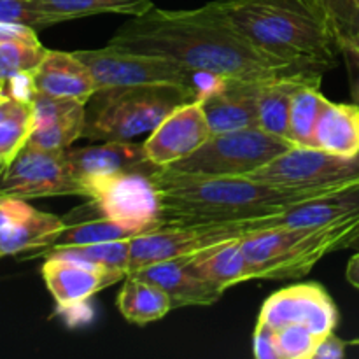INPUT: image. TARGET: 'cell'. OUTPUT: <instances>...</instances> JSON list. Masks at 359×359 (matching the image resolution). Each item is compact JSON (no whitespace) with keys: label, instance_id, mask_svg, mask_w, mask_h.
<instances>
[{"label":"cell","instance_id":"obj_1","mask_svg":"<svg viewBox=\"0 0 359 359\" xmlns=\"http://www.w3.org/2000/svg\"><path fill=\"white\" fill-rule=\"evenodd\" d=\"M109 46L163 56L196 72L216 77L265 81L323 74L263 51L205 6L179 11L153 7L142 16H132L112 35Z\"/></svg>","mask_w":359,"mask_h":359},{"label":"cell","instance_id":"obj_2","mask_svg":"<svg viewBox=\"0 0 359 359\" xmlns=\"http://www.w3.org/2000/svg\"><path fill=\"white\" fill-rule=\"evenodd\" d=\"M161 200V226L182 223H224L276 216L291 207L326 195L293 189L251 177H202L156 168L151 174Z\"/></svg>","mask_w":359,"mask_h":359},{"label":"cell","instance_id":"obj_3","mask_svg":"<svg viewBox=\"0 0 359 359\" xmlns=\"http://www.w3.org/2000/svg\"><path fill=\"white\" fill-rule=\"evenodd\" d=\"M205 7L263 51L323 74L337 65L340 49L332 18L273 0H214Z\"/></svg>","mask_w":359,"mask_h":359},{"label":"cell","instance_id":"obj_4","mask_svg":"<svg viewBox=\"0 0 359 359\" xmlns=\"http://www.w3.org/2000/svg\"><path fill=\"white\" fill-rule=\"evenodd\" d=\"M359 238V219L323 226H273L242 238L251 266V280H287L304 277L325 256L353 248Z\"/></svg>","mask_w":359,"mask_h":359},{"label":"cell","instance_id":"obj_5","mask_svg":"<svg viewBox=\"0 0 359 359\" xmlns=\"http://www.w3.org/2000/svg\"><path fill=\"white\" fill-rule=\"evenodd\" d=\"M200 98V91L179 84L102 88L86 102L84 139L132 140L151 133L175 107Z\"/></svg>","mask_w":359,"mask_h":359},{"label":"cell","instance_id":"obj_6","mask_svg":"<svg viewBox=\"0 0 359 359\" xmlns=\"http://www.w3.org/2000/svg\"><path fill=\"white\" fill-rule=\"evenodd\" d=\"M279 216L258 217L248 221H224V223H182L163 224L142 231L130 241V273L168 259L189 258L224 242L242 238L263 228L279 224Z\"/></svg>","mask_w":359,"mask_h":359},{"label":"cell","instance_id":"obj_7","mask_svg":"<svg viewBox=\"0 0 359 359\" xmlns=\"http://www.w3.org/2000/svg\"><path fill=\"white\" fill-rule=\"evenodd\" d=\"M293 146L290 140L251 126L212 133L195 153L165 168L202 177H242Z\"/></svg>","mask_w":359,"mask_h":359},{"label":"cell","instance_id":"obj_8","mask_svg":"<svg viewBox=\"0 0 359 359\" xmlns=\"http://www.w3.org/2000/svg\"><path fill=\"white\" fill-rule=\"evenodd\" d=\"M74 53L93 74L98 90L140 84H179L195 88L202 95L212 77L163 56L126 51L109 44L100 49H79Z\"/></svg>","mask_w":359,"mask_h":359},{"label":"cell","instance_id":"obj_9","mask_svg":"<svg viewBox=\"0 0 359 359\" xmlns=\"http://www.w3.org/2000/svg\"><path fill=\"white\" fill-rule=\"evenodd\" d=\"M245 177L293 189L332 193L359 182V154L339 156L318 147L293 146Z\"/></svg>","mask_w":359,"mask_h":359},{"label":"cell","instance_id":"obj_10","mask_svg":"<svg viewBox=\"0 0 359 359\" xmlns=\"http://www.w3.org/2000/svg\"><path fill=\"white\" fill-rule=\"evenodd\" d=\"M84 191L105 217L119 226L142 233L161 226V200L156 182L147 172H121L93 179Z\"/></svg>","mask_w":359,"mask_h":359},{"label":"cell","instance_id":"obj_11","mask_svg":"<svg viewBox=\"0 0 359 359\" xmlns=\"http://www.w3.org/2000/svg\"><path fill=\"white\" fill-rule=\"evenodd\" d=\"M0 195L23 200L46 196H84V188L67 160V149L49 151L25 146L0 167Z\"/></svg>","mask_w":359,"mask_h":359},{"label":"cell","instance_id":"obj_12","mask_svg":"<svg viewBox=\"0 0 359 359\" xmlns=\"http://www.w3.org/2000/svg\"><path fill=\"white\" fill-rule=\"evenodd\" d=\"M42 277L55 300L56 312L65 316L69 325H83L91 318V312H84L91 298L105 287L125 280L126 273L90 265L62 252H51L42 265Z\"/></svg>","mask_w":359,"mask_h":359},{"label":"cell","instance_id":"obj_13","mask_svg":"<svg viewBox=\"0 0 359 359\" xmlns=\"http://www.w3.org/2000/svg\"><path fill=\"white\" fill-rule=\"evenodd\" d=\"M339 318V309L328 291L321 284L307 283L284 287L266 298L256 325L270 330L302 325L316 335L326 337L335 332Z\"/></svg>","mask_w":359,"mask_h":359},{"label":"cell","instance_id":"obj_14","mask_svg":"<svg viewBox=\"0 0 359 359\" xmlns=\"http://www.w3.org/2000/svg\"><path fill=\"white\" fill-rule=\"evenodd\" d=\"M65 228L63 217L42 212L18 196L0 195V252L44 256Z\"/></svg>","mask_w":359,"mask_h":359},{"label":"cell","instance_id":"obj_15","mask_svg":"<svg viewBox=\"0 0 359 359\" xmlns=\"http://www.w3.org/2000/svg\"><path fill=\"white\" fill-rule=\"evenodd\" d=\"M212 135L202 102L175 107L144 140L147 160L156 167H170L195 153Z\"/></svg>","mask_w":359,"mask_h":359},{"label":"cell","instance_id":"obj_16","mask_svg":"<svg viewBox=\"0 0 359 359\" xmlns=\"http://www.w3.org/2000/svg\"><path fill=\"white\" fill-rule=\"evenodd\" d=\"M262 83L263 81L210 77L200 95V102L212 133L258 126V97Z\"/></svg>","mask_w":359,"mask_h":359},{"label":"cell","instance_id":"obj_17","mask_svg":"<svg viewBox=\"0 0 359 359\" xmlns=\"http://www.w3.org/2000/svg\"><path fill=\"white\" fill-rule=\"evenodd\" d=\"M34 126L28 146L49 151L69 149L83 137L86 104L72 98H55L37 93L32 100Z\"/></svg>","mask_w":359,"mask_h":359},{"label":"cell","instance_id":"obj_18","mask_svg":"<svg viewBox=\"0 0 359 359\" xmlns=\"http://www.w3.org/2000/svg\"><path fill=\"white\" fill-rule=\"evenodd\" d=\"M67 160L83 188L86 182L105 175L121 174V172L153 174L156 168H160L147 160L144 144H135L130 140H102L93 146L74 147V149L69 147Z\"/></svg>","mask_w":359,"mask_h":359},{"label":"cell","instance_id":"obj_19","mask_svg":"<svg viewBox=\"0 0 359 359\" xmlns=\"http://www.w3.org/2000/svg\"><path fill=\"white\" fill-rule=\"evenodd\" d=\"M37 93L55 98H72L86 104L98 90L97 81L76 53L49 49L34 72Z\"/></svg>","mask_w":359,"mask_h":359},{"label":"cell","instance_id":"obj_20","mask_svg":"<svg viewBox=\"0 0 359 359\" xmlns=\"http://www.w3.org/2000/svg\"><path fill=\"white\" fill-rule=\"evenodd\" d=\"M133 273L160 286L168 294L174 309L209 307L223 297V291L196 276L186 265L184 258L154 263Z\"/></svg>","mask_w":359,"mask_h":359},{"label":"cell","instance_id":"obj_21","mask_svg":"<svg viewBox=\"0 0 359 359\" xmlns=\"http://www.w3.org/2000/svg\"><path fill=\"white\" fill-rule=\"evenodd\" d=\"M63 221H65V228L44 252V258L51 252L62 251V249L112 241H126V238H133L135 235H139L137 231L119 226L118 223L105 217L100 207L93 200L88 205L77 207L72 212L63 216Z\"/></svg>","mask_w":359,"mask_h":359},{"label":"cell","instance_id":"obj_22","mask_svg":"<svg viewBox=\"0 0 359 359\" xmlns=\"http://www.w3.org/2000/svg\"><path fill=\"white\" fill-rule=\"evenodd\" d=\"M349 219H359V182L291 207L280 214L277 226H323Z\"/></svg>","mask_w":359,"mask_h":359},{"label":"cell","instance_id":"obj_23","mask_svg":"<svg viewBox=\"0 0 359 359\" xmlns=\"http://www.w3.org/2000/svg\"><path fill=\"white\" fill-rule=\"evenodd\" d=\"M323 74H300L266 79L258 97V128L290 140V111L293 97L304 84L321 83Z\"/></svg>","mask_w":359,"mask_h":359},{"label":"cell","instance_id":"obj_24","mask_svg":"<svg viewBox=\"0 0 359 359\" xmlns=\"http://www.w3.org/2000/svg\"><path fill=\"white\" fill-rule=\"evenodd\" d=\"M244 238V237H242ZM242 238L224 242L207 251L184 258L186 265L219 291L251 280V266L242 249Z\"/></svg>","mask_w":359,"mask_h":359},{"label":"cell","instance_id":"obj_25","mask_svg":"<svg viewBox=\"0 0 359 359\" xmlns=\"http://www.w3.org/2000/svg\"><path fill=\"white\" fill-rule=\"evenodd\" d=\"M314 147L339 156L359 154V105L326 100L314 130Z\"/></svg>","mask_w":359,"mask_h":359},{"label":"cell","instance_id":"obj_26","mask_svg":"<svg viewBox=\"0 0 359 359\" xmlns=\"http://www.w3.org/2000/svg\"><path fill=\"white\" fill-rule=\"evenodd\" d=\"M118 309L126 321L144 326L163 319L174 307L160 286L130 273L118 294Z\"/></svg>","mask_w":359,"mask_h":359},{"label":"cell","instance_id":"obj_27","mask_svg":"<svg viewBox=\"0 0 359 359\" xmlns=\"http://www.w3.org/2000/svg\"><path fill=\"white\" fill-rule=\"evenodd\" d=\"M34 4L56 25L95 14L142 16L154 7L153 0H34Z\"/></svg>","mask_w":359,"mask_h":359},{"label":"cell","instance_id":"obj_28","mask_svg":"<svg viewBox=\"0 0 359 359\" xmlns=\"http://www.w3.org/2000/svg\"><path fill=\"white\" fill-rule=\"evenodd\" d=\"M333 27L339 39V49L349 74L353 102L359 105V13L351 0H326Z\"/></svg>","mask_w":359,"mask_h":359},{"label":"cell","instance_id":"obj_29","mask_svg":"<svg viewBox=\"0 0 359 359\" xmlns=\"http://www.w3.org/2000/svg\"><path fill=\"white\" fill-rule=\"evenodd\" d=\"M321 83L304 84L294 93L290 111V142L294 146L314 147V130L328 98L319 90Z\"/></svg>","mask_w":359,"mask_h":359},{"label":"cell","instance_id":"obj_30","mask_svg":"<svg viewBox=\"0 0 359 359\" xmlns=\"http://www.w3.org/2000/svg\"><path fill=\"white\" fill-rule=\"evenodd\" d=\"M32 126H34L32 104L11 98L9 111L0 119V158H2V165L9 163L27 146Z\"/></svg>","mask_w":359,"mask_h":359},{"label":"cell","instance_id":"obj_31","mask_svg":"<svg viewBox=\"0 0 359 359\" xmlns=\"http://www.w3.org/2000/svg\"><path fill=\"white\" fill-rule=\"evenodd\" d=\"M130 241L132 238L102 242V244L79 245V248H69L55 252H62V255L69 256V258L79 259V262L90 263V265L102 266V269L116 270V272H123L128 276Z\"/></svg>","mask_w":359,"mask_h":359},{"label":"cell","instance_id":"obj_32","mask_svg":"<svg viewBox=\"0 0 359 359\" xmlns=\"http://www.w3.org/2000/svg\"><path fill=\"white\" fill-rule=\"evenodd\" d=\"M48 51L41 42H0V79L7 83L20 74H34Z\"/></svg>","mask_w":359,"mask_h":359},{"label":"cell","instance_id":"obj_33","mask_svg":"<svg viewBox=\"0 0 359 359\" xmlns=\"http://www.w3.org/2000/svg\"><path fill=\"white\" fill-rule=\"evenodd\" d=\"M272 333L277 359H314L319 342L325 339L302 325H287Z\"/></svg>","mask_w":359,"mask_h":359},{"label":"cell","instance_id":"obj_34","mask_svg":"<svg viewBox=\"0 0 359 359\" xmlns=\"http://www.w3.org/2000/svg\"><path fill=\"white\" fill-rule=\"evenodd\" d=\"M0 23H18L41 30L56 25L53 18L37 9L34 0H0Z\"/></svg>","mask_w":359,"mask_h":359},{"label":"cell","instance_id":"obj_35","mask_svg":"<svg viewBox=\"0 0 359 359\" xmlns=\"http://www.w3.org/2000/svg\"><path fill=\"white\" fill-rule=\"evenodd\" d=\"M252 351H255V356L258 359H277L272 330L266 328V326L256 325L255 335H252Z\"/></svg>","mask_w":359,"mask_h":359},{"label":"cell","instance_id":"obj_36","mask_svg":"<svg viewBox=\"0 0 359 359\" xmlns=\"http://www.w3.org/2000/svg\"><path fill=\"white\" fill-rule=\"evenodd\" d=\"M41 42L37 30L27 25L0 23V42Z\"/></svg>","mask_w":359,"mask_h":359},{"label":"cell","instance_id":"obj_37","mask_svg":"<svg viewBox=\"0 0 359 359\" xmlns=\"http://www.w3.org/2000/svg\"><path fill=\"white\" fill-rule=\"evenodd\" d=\"M349 344L344 342L342 339L335 335V332L326 335L325 339L319 342L318 349H316L314 359H342L346 356V349Z\"/></svg>","mask_w":359,"mask_h":359},{"label":"cell","instance_id":"obj_38","mask_svg":"<svg viewBox=\"0 0 359 359\" xmlns=\"http://www.w3.org/2000/svg\"><path fill=\"white\" fill-rule=\"evenodd\" d=\"M273 2L284 4V6L293 7V9L316 18H325V20L332 18L326 0H273Z\"/></svg>","mask_w":359,"mask_h":359},{"label":"cell","instance_id":"obj_39","mask_svg":"<svg viewBox=\"0 0 359 359\" xmlns=\"http://www.w3.org/2000/svg\"><path fill=\"white\" fill-rule=\"evenodd\" d=\"M346 277L347 280H349V284H353L356 290H359V251L349 259V263H347Z\"/></svg>","mask_w":359,"mask_h":359},{"label":"cell","instance_id":"obj_40","mask_svg":"<svg viewBox=\"0 0 359 359\" xmlns=\"http://www.w3.org/2000/svg\"><path fill=\"white\" fill-rule=\"evenodd\" d=\"M351 4H353V6L356 7V11L359 13V0H351Z\"/></svg>","mask_w":359,"mask_h":359},{"label":"cell","instance_id":"obj_41","mask_svg":"<svg viewBox=\"0 0 359 359\" xmlns=\"http://www.w3.org/2000/svg\"><path fill=\"white\" fill-rule=\"evenodd\" d=\"M0 91H6V81L0 79Z\"/></svg>","mask_w":359,"mask_h":359},{"label":"cell","instance_id":"obj_42","mask_svg":"<svg viewBox=\"0 0 359 359\" xmlns=\"http://www.w3.org/2000/svg\"><path fill=\"white\" fill-rule=\"evenodd\" d=\"M347 344H349V346H359V339L351 340V342H347Z\"/></svg>","mask_w":359,"mask_h":359},{"label":"cell","instance_id":"obj_43","mask_svg":"<svg viewBox=\"0 0 359 359\" xmlns=\"http://www.w3.org/2000/svg\"><path fill=\"white\" fill-rule=\"evenodd\" d=\"M353 248H359V238H358L356 242H354V244H353Z\"/></svg>","mask_w":359,"mask_h":359},{"label":"cell","instance_id":"obj_44","mask_svg":"<svg viewBox=\"0 0 359 359\" xmlns=\"http://www.w3.org/2000/svg\"><path fill=\"white\" fill-rule=\"evenodd\" d=\"M0 258H4V255H2V252H0Z\"/></svg>","mask_w":359,"mask_h":359},{"label":"cell","instance_id":"obj_45","mask_svg":"<svg viewBox=\"0 0 359 359\" xmlns=\"http://www.w3.org/2000/svg\"><path fill=\"white\" fill-rule=\"evenodd\" d=\"M0 165H2V158H0Z\"/></svg>","mask_w":359,"mask_h":359}]
</instances>
